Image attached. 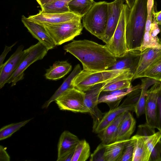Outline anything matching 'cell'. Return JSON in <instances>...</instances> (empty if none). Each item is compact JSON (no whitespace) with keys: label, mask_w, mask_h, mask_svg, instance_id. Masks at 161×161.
I'll return each mask as SVG.
<instances>
[{"label":"cell","mask_w":161,"mask_h":161,"mask_svg":"<svg viewBox=\"0 0 161 161\" xmlns=\"http://www.w3.org/2000/svg\"><path fill=\"white\" fill-rule=\"evenodd\" d=\"M63 48L79 60L83 69L86 71L108 69L117 60V58L110 52L105 45L87 40H73L64 45Z\"/></svg>","instance_id":"1"},{"label":"cell","mask_w":161,"mask_h":161,"mask_svg":"<svg viewBox=\"0 0 161 161\" xmlns=\"http://www.w3.org/2000/svg\"><path fill=\"white\" fill-rule=\"evenodd\" d=\"M148 0H136L130 9L126 25V43L128 51H140L148 16Z\"/></svg>","instance_id":"2"},{"label":"cell","mask_w":161,"mask_h":161,"mask_svg":"<svg viewBox=\"0 0 161 161\" xmlns=\"http://www.w3.org/2000/svg\"><path fill=\"white\" fill-rule=\"evenodd\" d=\"M132 73L129 69H108L98 71L83 69L74 78L72 84L75 88L85 92L95 85L129 76Z\"/></svg>","instance_id":"3"},{"label":"cell","mask_w":161,"mask_h":161,"mask_svg":"<svg viewBox=\"0 0 161 161\" xmlns=\"http://www.w3.org/2000/svg\"><path fill=\"white\" fill-rule=\"evenodd\" d=\"M108 3L105 1L95 2L82 18L83 27L91 34L101 40L107 25Z\"/></svg>","instance_id":"4"},{"label":"cell","mask_w":161,"mask_h":161,"mask_svg":"<svg viewBox=\"0 0 161 161\" xmlns=\"http://www.w3.org/2000/svg\"><path fill=\"white\" fill-rule=\"evenodd\" d=\"M82 18L54 25L44 26L56 46L73 40L80 34L84 27Z\"/></svg>","instance_id":"5"},{"label":"cell","mask_w":161,"mask_h":161,"mask_svg":"<svg viewBox=\"0 0 161 161\" xmlns=\"http://www.w3.org/2000/svg\"><path fill=\"white\" fill-rule=\"evenodd\" d=\"M130 8L124 4L118 25L109 43L105 44L110 52L117 58L123 57L128 52L125 35L127 17Z\"/></svg>","instance_id":"6"},{"label":"cell","mask_w":161,"mask_h":161,"mask_svg":"<svg viewBox=\"0 0 161 161\" xmlns=\"http://www.w3.org/2000/svg\"><path fill=\"white\" fill-rule=\"evenodd\" d=\"M85 97L84 92L74 87L66 90L55 101L61 110L90 113L85 104Z\"/></svg>","instance_id":"7"},{"label":"cell","mask_w":161,"mask_h":161,"mask_svg":"<svg viewBox=\"0 0 161 161\" xmlns=\"http://www.w3.org/2000/svg\"><path fill=\"white\" fill-rule=\"evenodd\" d=\"M26 50V56L7 81V83H11V86H15L18 81L23 79L24 72L27 68L34 62L42 59L48 51L39 42Z\"/></svg>","instance_id":"8"},{"label":"cell","mask_w":161,"mask_h":161,"mask_svg":"<svg viewBox=\"0 0 161 161\" xmlns=\"http://www.w3.org/2000/svg\"><path fill=\"white\" fill-rule=\"evenodd\" d=\"M104 85V83L97 84L84 92V103L86 106L90 110V114L93 119V132L104 114L97 106L99 96Z\"/></svg>","instance_id":"9"},{"label":"cell","mask_w":161,"mask_h":161,"mask_svg":"<svg viewBox=\"0 0 161 161\" xmlns=\"http://www.w3.org/2000/svg\"><path fill=\"white\" fill-rule=\"evenodd\" d=\"M153 9L148 8V16L143 42L140 48L142 51L147 48L161 49V38L158 35L161 32L158 25L153 20Z\"/></svg>","instance_id":"10"},{"label":"cell","mask_w":161,"mask_h":161,"mask_svg":"<svg viewBox=\"0 0 161 161\" xmlns=\"http://www.w3.org/2000/svg\"><path fill=\"white\" fill-rule=\"evenodd\" d=\"M24 47H18L14 53L0 67V88L7 83L10 77L17 69L20 63L27 54L26 49L23 50Z\"/></svg>","instance_id":"11"},{"label":"cell","mask_w":161,"mask_h":161,"mask_svg":"<svg viewBox=\"0 0 161 161\" xmlns=\"http://www.w3.org/2000/svg\"><path fill=\"white\" fill-rule=\"evenodd\" d=\"M124 0H115L108 3V21L106 31L102 40L106 44L110 41L118 25L123 8Z\"/></svg>","instance_id":"12"},{"label":"cell","mask_w":161,"mask_h":161,"mask_svg":"<svg viewBox=\"0 0 161 161\" xmlns=\"http://www.w3.org/2000/svg\"><path fill=\"white\" fill-rule=\"evenodd\" d=\"M161 61V49L147 48L141 51L140 58L132 80L143 77L144 73Z\"/></svg>","instance_id":"13"},{"label":"cell","mask_w":161,"mask_h":161,"mask_svg":"<svg viewBox=\"0 0 161 161\" xmlns=\"http://www.w3.org/2000/svg\"><path fill=\"white\" fill-rule=\"evenodd\" d=\"M161 81H158L152 85L147 91L145 105L146 123L156 128L157 109L158 93Z\"/></svg>","instance_id":"14"},{"label":"cell","mask_w":161,"mask_h":161,"mask_svg":"<svg viewBox=\"0 0 161 161\" xmlns=\"http://www.w3.org/2000/svg\"><path fill=\"white\" fill-rule=\"evenodd\" d=\"M21 21L33 37L38 40L48 50L53 49L56 46L43 25L31 21L24 15L22 16Z\"/></svg>","instance_id":"15"},{"label":"cell","mask_w":161,"mask_h":161,"mask_svg":"<svg viewBox=\"0 0 161 161\" xmlns=\"http://www.w3.org/2000/svg\"><path fill=\"white\" fill-rule=\"evenodd\" d=\"M79 17L74 13H42L29 16L28 19L43 26L58 24L69 21Z\"/></svg>","instance_id":"16"},{"label":"cell","mask_w":161,"mask_h":161,"mask_svg":"<svg viewBox=\"0 0 161 161\" xmlns=\"http://www.w3.org/2000/svg\"><path fill=\"white\" fill-rule=\"evenodd\" d=\"M80 140L78 137L68 130L61 135L58 145L57 161H63L69 154L74 151Z\"/></svg>","instance_id":"17"},{"label":"cell","mask_w":161,"mask_h":161,"mask_svg":"<svg viewBox=\"0 0 161 161\" xmlns=\"http://www.w3.org/2000/svg\"><path fill=\"white\" fill-rule=\"evenodd\" d=\"M141 51L138 50L128 51L121 59L117 61L110 69H129L134 74L137 68L140 58Z\"/></svg>","instance_id":"18"},{"label":"cell","mask_w":161,"mask_h":161,"mask_svg":"<svg viewBox=\"0 0 161 161\" xmlns=\"http://www.w3.org/2000/svg\"><path fill=\"white\" fill-rule=\"evenodd\" d=\"M136 121L130 112L128 111L120 123L114 141L130 139L135 129Z\"/></svg>","instance_id":"19"},{"label":"cell","mask_w":161,"mask_h":161,"mask_svg":"<svg viewBox=\"0 0 161 161\" xmlns=\"http://www.w3.org/2000/svg\"><path fill=\"white\" fill-rule=\"evenodd\" d=\"M127 112H124L119 115L102 132L98 134L103 143L107 144L114 142L119 124Z\"/></svg>","instance_id":"20"},{"label":"cell","mask_w":161,"mask_h":161,"mask_svg":"<svg viewBox=\"0 0 161 161\" xmlns=\"http://www.w3.org/2000/svg\"><path fill=\"white\" fill-rule=\"evenodd\" d=\"M72 68L71 65L66 61H56L46 70L45 76L47 79L56 80L64 77Z\"/></svg>","instance_id":"21"},{"label":"cell","mask_w":161,"mask_h":161,"mask_svg":"<svg viewBox=\"0 0 161 161\" xmlns=\"http://www.w3.org/2000/svg\"><path fill=\"white\" fill-rule=\"evenodd\" d=\"M135 86L129 88L106 92L107 93L99 97L98 103H104L107 104L110 109L116 108L118 106L122 99L130 92Z\"/></svg>","instance_id":"22"},{"label":"cell","mask_w":161,"mask_h":161,"mask_svg":"<svg viewBox=\"0 0 161 161\" xmlns=\"http://www.w3.org/2000/svg\"><path fill=\"white\" fill-rule=\"evenodd\" d=\"M81 70V68L79 64L76 65L71 73L65 79L54 94L48 100L44 103L42 106V108H47L52 102L55 101L65 91L69 89L74 87L72 84V81L74 78Z\"/></svg>","instance_id":"23"},{"label":"cell","mask_w":161,"mask_h":161,"mask_svg":"<svg viewBox=\"0 0 161 161\" xmlns=\"http://www.w3.org/2000/svg\"><path fill=\"white\" fill-rule=\"evenodd\" d=\"M131 138L134 143L132 161H149L151 153L142 137L135 135Z\"/></svg>","instance_id":"24"},{"label":"cell","mask_w":161,"mask_h":161,"mask_svg":"<svg viewBox=\"0 0 161 161\" xmlns=\"http://www.w3.org/2000/svg\"><path fill=\"white\" fill-rule=\"evenodd\" d=\"M127 111L134 112L131 108L121 105L116 108L110 109L108 111L104 114L94 132L97 134L100 133L119 115L122 113Z\"/></svg>","instance_id":"25"},{"label":"cell","mask_w":161,"mask_h":161,"mask_svg":"<svg viewBox=\"0 0 161 161\" xmlns=\"http://www.w3.org/2000/svg\"><path fill=\"white\" fill-rule=\"evenodd\" d=\"M141 81V92L134 109V112L137 117L145 114L146 97L148 88L158 81L147 77L142 79Z\"/></svg>","instance_id":"26"},{"label":"cell","mask_w":161,"mask_h":161,"mask_svg":"<svg viewBox=\"0 0 161 161\" xmlns=\"http://www.w3.org/2000/svg\"><path fill=\"white\" fill-rule=\"evenodd\" d=\"M129 139L116 141L106 144L104 154L105 161H117Z\"/></svg>","instance_id":"27"},{"label":"cell","mask_w":161,"mask_h":161,"mask_svg":"<svg viewBox=\"0 0 161 161\" xmlns=\"http://www.w3.org/2000/svg\"><path fill=\"white\" fill-rule=\"evenodd\" d=\"M95 3L94 0H72L69 4V8L70 12L82 18Z\"/></svg>","instance_id":"28"},{"label":"cell","mask_w":161,"mask_h":161,"mask_svg":"<svg viewBox=\"0 0 161 161\" xmlns=\"http://www.w3.org/2000/svg\"><path fill=\"white\" fill-rule=\"evenodd\" d=\"M72 0H55L41 7L42 13H62L70 12L69 4Z\"/></svg>","instance_id":"29"},{"label":"cell","mask_w":161,"mask_h":161,"mask_svg":"<svg viewBox=\"0 0 161 161\" xmlns=\"http://www.w3.org/2000/svg\"><path fill=\"white\" fill-rule=\"evenodd\" d=\"M90 147L85 140H80L76 146L71 161H86L89 157Z\"/></svg>","instance_id":"30"},{"label":"cell","mask_w":161,"mask_h":161,"mask_svg":"<svg viewBox=\"0 0 161 161\" xmlns=\"http://www.w3.org/2000/svg\"><path fill=\"white\" fill-rule=\"evenodd\" d=\"M131 80L120 78L104 83L102 92H109L129 88L132 87Z\"/></svg>","instance_id":"31"},{"label":"cell","mask_w":161,"mask_h":161,"mask_svg":"<svg viewBox=\"0 0 161 161\" xmlns=\"http://www.w3.org/2000/svg\"><path fill=\"white\" fill-rule=\"evenodd\" d=\"M32 119L25 120L18 123L6 125L0 130V140H2L11 136L14 133L25 126Z\"/></svg>","instance_id":"32"},{"label":"cell","mask_w":161,"mask_h":161,"mask_svg":"<svg viewBox=\"0 0 161 161\" xmlns=\"http://www.w3.org/2000/svg\"><path fill=\"white\" fill-rule=\"evenodd\" d=\"M141 85H138L127 95V97L121 104L124 107L132 109L134 112L135 106L137 102L141 92Z\"/></svg>","instance_id":"33"},{"label":"cell","mask_w":161,"mask_h":161,"mask_svg":"<svg viewBox=\"0 0 161 161\" xmlns=\"http://www.w3.org/2000/svg\"><path fill=\"white\" fill-rule=\"evenodd\" d=\"M133 151V141L131 138L125 145L121 156L117 161H132Z\"/></svg>","instance_id":"34"},{"label":"cell","mask_w":161,"mask_h":161,"mask_svg":"<svg viewBox=\"0 0 161 161\" xmlns=\"http://www.w3.org/2000/svg\"><path fill=\"white\" fill-rule=\"evenodd\" d=\"M143 77H147L161 81V61L147 71Z\"/></svg>","instance_id":"35"},{"label":"cell","mask_w":161,"mask_h":161,"mask_svg":"<svg viewBox=\"0 0 161 161\" xmlns=\"http://www.w3.org/2000/svg\"><path fill=\"white\" fill-rule=\"evenodd\" d=\"M106 144L102 142L97 147L90 156V161H106L104 154Z\"/></svg>","instance_id":"36"},{"label":"cell","mask_w":161,"mask_h":161,"mask_svg":"<svg viewBox=\"0 0 161 161\" xmlns=\"http://www.w3.org/2000/svg\"><path fill=\"white\" fill-rule=\"evenodd\" d=\"M151 153L153 148L161 139V132L158 131L154 134L148 136H142Z\"/></svg>","instance_id":"37"},{"label":"cell","mask_w":161,"mask_h":161,"mask_svg":"<svg viewBox=\"0 0 161 161\" xmlns=\"http://www.w3.org/2000/svg\"><path fill=\"white\" fill-rule=\"evenodd\" d=\"M155 129L146 123L138 125L136 135L141 136H149L155 133Z\"/></svg>","instance_id":"38"},{"label":"cell","mask_w":161,"mask_h":161,"mask_svg":"<svg viewBox=\"0 0 161 161\" xmlns=\"http://www.w3.org/2000/svg\"><path fill=\"white\" fill-rule=\"evenodd\" d=\"M149 161H161V140H160L152 150Z\"/></svg>","instance_id":"39"},{"label":"cell","mask_w":161,"mask_h":161,"mask_svg":"<svg viewBox=\"0 0 161 161\" xmlns=\"http://www.w3.org/2000/svg\"><path fill=\"white\" fill-rule=\"evenodd\" d=\"M156 128L161 132V84L158 91L157 100Z\"/></svg>","instance_id":"40"},{"label":"cell","mask_w":161,"mask_h":161,"mask_svg":"<svg viewBox=\"0 0 161 161\" xmlns=\"http://www.w3.org/2000/svg\"><path fill=\"white\" fill-rule=\"evenodd\" d=\"M17 42H16L10 46H5L3 51L0 56V67L3 65V62L7 54L11 50L12 48L16 45Z\"/></svg>","instance_id":"41"},{"label":"cell","mask_w":161,"mask_h":161,"mask_svg":"<svg viewBox=\"0 0 161 161\" xmlns=\"http://www.w3.org/2000/svg\"><path fill=\"white\" fill-rule=\"evenodd\" d=\"M10 157L6 152L5 148L2 146H0V161H9Z\"/></svg>","instance_id":"42"},{"label":"cell","mask_w":161,"mask_h":161,"mask_svg":"<svg viewBox=\"0 0 161 161\" xmlns=\"http://www.w3.org/2000/svg\"><path fill=\"white\" fill-rule=\"evenodd\" d=\"M153 14L154 21L158 25L161 26V10L155 12L154 10Z\"/></svg>","instance_id":"43"},{"label":"cell","mask_w":161,"mask_h":161,"mask_svg":"<svg viewBox=\"0 0 161 161\" xmlns=\"http://www.w3.org/2000/svg\"><path fill=\"white\" fill-rule=\"evenodd\" d=\"M55 0H36L41 7L51 3Z\"/></svg>","instance_id":"44"}]
</instances>
